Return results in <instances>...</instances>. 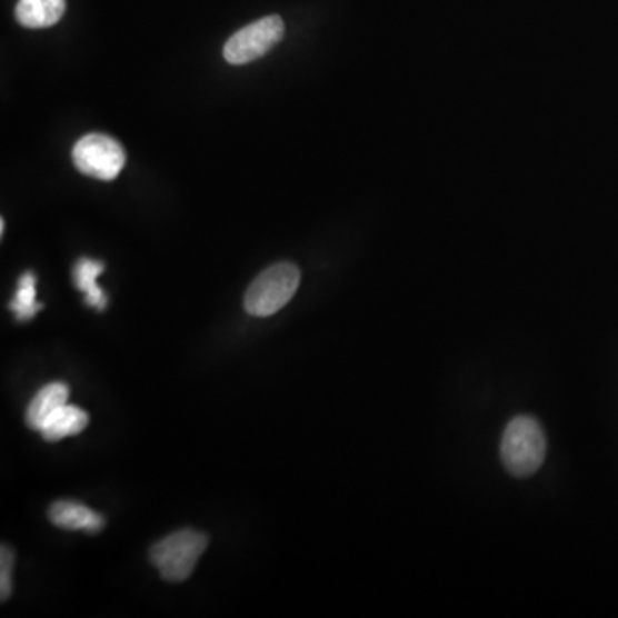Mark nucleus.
I'll list each match as a JSON object with an SVG mask.
<instances>
[{"label":"nucleus","instance_id":"nucleus-12","mask_svg":"<svg viewBox=\"0 0 618 618\" xmlns=\"http://www.w3.org/2000/svg\"><path fill=\"white\" fill-rule=\"evenodd\" d=\"M12 569H14V554L8 545H2L0 548V596H2V601L11 598Z\"/></svg>","mask_w":618,"mask_h":618},{"label":"nucleus","instance_id":"nucleus-3","mask_svg":"<svg viewBox=\"0 0 618 618\" xmlns=\"http://www.w3.org/2000/svg\"><path fill=\"white\" fill-rule=\"evenodd\" d=\"M301 282V272L295 263H277L261 272L248 287L245 308L253 317H270L291 301Z\"/></svg>","mask_w":618,"mask_h":618},{"label":"nucleus","instance_id":"nucleus-10","mask_svg":"<svg viewBox=\"0 0 618 618\" xmlns=\"http://www.w3.org/2000/svg\"><path fill=\"white\" fill-rule=\"evenodd\" d=\"M88 421H90V418L83 409L66 403L50 416L40 433L49 441L62 440L66 437L80 435L88 427Z\"/></svg>","mask_w":618,"mask_h":618},{"label":"nucleus","instance_id":"nucleus-8","mask_svg":"<svg viewBox=\"0 0 618 618\" xmlns=\"http://www.w3.org/2000/svg\"><path fill=\"white\" fill-rule=\"evenodd\" d=\"M69 389L66 383L46 385L31 400L27 411V425L31 430L40 431L49 421L50 416L66 406L68 402Z\"/></svg>","mask_w":618,"mask_h":618},{"label":"nucleus","instance_id":"nucleus-7","mask_svg":"<svg viewBox=\"0 0 618 618\" xmlns=\"http://www.w3.org/2000/svg\"><path fill=\"white\" fill-rule=\"evenodd\" d=\"M66 12V0H19L16 6L18 23L31 30L53 27Z\"/></svg>","mask_w":618,"mask_h":618},{"label":"nucleus","instance_id":"nucleus-5","mask_svg":"<svg viewBox=\"0 0 618 618\" xmlns=\"http://www.w3.org/2000/svg\"><path fill=\"white\" fill-rule=\"evenodd\" d=\"M283 33L286 27L280 16H265L232 34L223 47V57L235 66L258 61L282 40Z\"/></svg>","mask_w":618,"mask_h":618},{"label":"nucleus","instance_id":"nucleus-6","mask_svg":"<svg viewBox=\"0 0 618 618\" xmlns=\"http://www.w3.org/2000/svg\"><path fill=\"white\" fill-rule=\"evenodd\" d=\"M49 519L57 528L68 531L99 532L106 526V519L80 501L59 500L49 509Z\"/></svg>","mask_w":618,"mask_h":618},{"label":"nucleus","instance_id":"nucleus-9","mask_svg":"<svg viewBox=\"0 0 618 618\" xmlns=\"http://www.w3.org/2000/svg\"><path fill=\"white\" fill-rule=\"evenodd\" d=\"M103 270H106V265L102 261L91 260V258H81V260L76 261L74 268H72L74 286L81 292H84L87 305L99 309V311L107 308L106 292L97 286V279H99L100 273H103Z\"/></svg>","mask_w":618,"mask_h":618},{"label":"nucleus","instance_id":"nucleus-2","mask_svg":"<svg viewBox=\"0 0 618 618\" xmlns=\"http://www.w3.org/2000/svg\"><path fill=\"white\" fill-rule=\"evenodd\" d=\"M208 547V536L195 529H181L153 545L150 560L169 582H182L197 569Z\"/></svg>","mask_w":618,"mask_h":618},{"label":"nucleus","instance_id":"nucleus-1","mask_svg":"<svg viewBox=\"0 0 618 618\" xmlns=\"http://www.w3.org/2000/svg\"><path fill=\"white\" fill-rule=\"evenodd\" d=\"M500 457L504 468L514 478L535 475L547 457V435L538 419L532 416L510 419L501 435Z\"/></svg>","mask_w":618,"mask_h":618},{"label":"nucleus","instance_id":"nucleus-13","mask_svg":"<svg viewBox=\"0 0 618 618\" xmlns=\"http://www.w3.org/2000/svg\"><path fill=\"white\" fill-rule=\"evenodd\" d=\"M4 230H6V222L4 220H0V232H2V236H4Z\"/></svg>","mask_w":618,"mask_h":618},{"label":"nucleus","instance_id":"nucleus-11","mask_svg":"<svg viewBox=\"0 0 618 618\" xmlns=\"http://www.w3.org/2000/svg\"><path fill=\"white\" fill-rule=\"evenodd\" d=\"M12 313L19 321H28L43 308L42 302L37 301V277L34 273L27 272L21 276L18 282V291L11 305Z\"/></svg>","mask_w":618,"mask_h":618},{"label":"nucleus","instance_id":"nucleus-4","mask_svg":"<svg viewBox=\"0 0 618 618\" xmlns=\"http://www.w3.org/2000/svg\"><path fill=\"white\" fill-rule=\"evenodd\" d=\"M72 162L84 176L113 181L126 166V151L119 141L106 134H87L72 148Z\"/></svg>","mask_w":618,"mask_h":618}]
</instances>
